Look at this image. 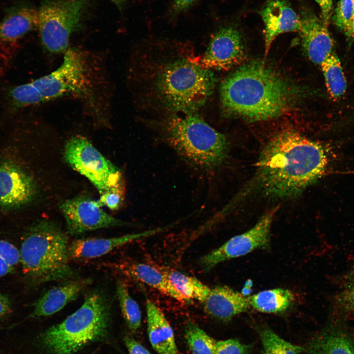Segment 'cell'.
<instances>
[{"instance_id": "cell-1", "label": "cell", "mask_w": 354, "mask_h": 354, "mask_svg": "<svg viewBox=\"0 0 354 354\" xmlns=\"http://www.w3.org/2000/svg\"><path fill=\"white\" fill-rule=\"evenodd\" d=\"M326 151L319 143L292 131L273 137L262 150L254 176L246 188L272 199L295 198L325 172Z\"/></svg>"}, {"instance_id": "cell-2", "label": "cell", "mask_w": 354, "mask_h": 354, "mask_svg": "<svg viewBox=\"0 0 354 354\" xmlns=\"http://www.w3.org/2000/svg\"><path fill=\"white\" fill-rule=\"evenodd\" d=\"M220 90L225 113L250 121L276 118L303 96L298 86L257 61L244 64L231 73Z\"/></svg>"}, {"instance_id": "cell-3", "label": "cell", "mask_w": 354, "mask_h": 354, "mask_svg": "<svg viewBox=\"0 0 354 354\" xmlns=\"http://www.w3.org/2000/svg\"><path fill=\"white\" fill-rule=\"evenodd\" d=\"M66 234L54 222L43 220L28 228L20 249L23 271L32 284L70 279Z\"/></svg>"}, {"instance_id": "cell-4", "label": "cell", "mask_w": 354, "mask_h": 354, "mask_svg": "<svg viewBox=\"0 0 354 354\" xmlns=\"http://www.w3.org/2000/svg\"><path fill=\"white\" fill-rule=\"evenodd\" d=\"M216 78L199 60L176 59L164 64L154 81L155 95L166 110L182 114L194 113L212 94Z\"/></svg>"}, {"instance_id": "cell-5", "label": "cell", "mask_w": 354, "mask_h": 354, "mask_svg": "<svg viewBox=\"0 0 354 354\" xmlns=\"http://www.w3.org/2000/svg\"><path fill=\"white\" fill-rule=\"evenodd\" d=\"M165 141L190 164L205 171L221 165L228 157L226 136L194 113L174 115L161 127Z\"/></svg>"}, {"instance_id": "cell-6", "label": "cell", "mask_w": 354, "mask_h": 354, "mask_svg": "<svg viewBox=\"0 0 354 354\" xmlns=\"http://www.w3.org/2000/svg\"><path fill=\"white\" fill-rule=\"evenodd\" d=\"M110 323V307L106 298L99 292H92L75 312L45 330L40 341L50 354H74L104 337Z\"/></svg>"}, {"instance_id": "cell-7", "label": "cell", "mask_w": 354, "mask_h": 354, "mask_svg": "<svg viewBox=\"0 0 354 354\" xmlns=\"http://www.w3.org/2000/svg\"><path fill=\"white\" fill-rule=\"evenodd\" d=\"M91 80L83 52L68 49L62 62L51 73L13 88L9 96L18 108L36 105L69 95L86 94Z\"/></svg>"}, {"instance_id": "cell-8", "label": "cell", "mask_w": 354, "mask_h": 354, "mask_svg": "<svg viewBox=\"0 0 354 354\" xmlns=\"http://www.w3.org/2000/svg\"><path fill=\"white\" fill-rule=\"evenodd\" d=\"M90 0H44L37 9L36 29L49 52L64 53L70 36L81 26Z\"/></svg>"}, {"instance_id": "cell-9", "label": "cell", "mask_w": 354, "mask_h": 354, "mask_svg": "<svg viewBox=\"0 0 354 354\" xmlns=\"http://www.w3.org/2000/svg\"><path fill=\"white\" fill-rule=\"evenodd\" d=\"M63 155L66 162L87 177L100 194L122 185L119 169L86 138L75 136L69 139L64 146Z\"/></svg>"}, {"instance_id": "cell-10", "label": "cell", "mask_w": 354, "mask_h": 354, "mask_svg": "<svg viewBox=\"0 0 354 354\" xmlns=\"http://www.w3.org/2000/svg\"><path fill=\"white\" fill-rule=\"evenodd\" d=\"M277 208L265 213L252 228L236 236L200 259L202 267L208 271L222 262L245 255L267 245L270 231Z\"/></svg>"}, {"instance_id": "cell-11", "label": "cell", "mask_w": 354, "mask_h": 354, "mask_svg": "<svg viewBox=\"0 0 354 354\" xmlns=\"http://www.w3.org/2000/svg\"><path fill=\"white\" fill-rule=\"evenodd\" d=\"M102 206L98 200L83 195L64 201L60 208L65 220L67 233L77 236L125 224L106 213Z\"/></svg>"}, {"instance_id": "cell-12", "label": "cell", "mask_w": 354, "mask_h": 354, "mask_svg": "<svg viewBox=\"0 0 354 354\" xmlns=\"http://www.w3.org/2000/svg\"><path fill=\"white\" fill-rule=\"evenodd\" d=\"M245 58L239 31L232 27H225L213 34L199 62L204 68L211 70H228L239 65Z\"/></svg>"}, {"instance_id": "cell-13", "label": "cell", "mask_w": 354, "mask_h": 354, "mask_svg": "<svg viewBox=\"0 0 354 354\" xmlns=\"http://www.w3.org/2000/svg\"><path fill=\"white\" fill-rule=\"evenodd\" d=\"M35 192L33 180L22 168L11 162L0 163V208L22 207L31 201Z\"/></svg>"}, {"instance_id": "cell-14", "label": "cell", "mask_w": 354, "mask_h": 354, "mask_svg": "<svg viewBox=\"0 0 354 354\" xmlns=\"http://www.w3.org/2000/svg\"><path fill=\"white\" fill-rule=\"evenodd\" d=\"M299 18L303 48L313 63L321 65L333 53L327 26L310 9L303 10Z\"/></svg>"}, {"instance_id": "cell-15", "label": "cell", "mask_w": 354, "mask_h": 354, "mask_svg": "<svg viewBox=\"0 0 354 354\" xmlns=\"http://www.w3.org/2000/svg\"><path fill=\"white\" fill-rule=\"evenodd\" d=\"M260 14L265 25L266 55L279 35L300 30L299 16L285 0H270Z\"/></svg>"}, {"instance_id": "cell-16", "label": "cell", "mask_w": 354, "mask_h": 354, "mask_svg": "<svg viewBox=\"0 0 354 354\" xmlns=\"http://www.w3.org/2000/svg\"><path fill=\"white\" fill-rule=\"evenodd\" d=\"M37 10L27 5L9 9L0 20V49L16 46L20 40L36 29Z\"/></svg>"}, {"instance_id": "cell-17", "label": "cell", "mask_w": 354, "mask_h": 354, "mask_svg": "<svg viewBox=\"0 0 354 354\" xmlns=\"http://www.w3.org/2000/svg\"><path fill=\"white\" fill-rule=\"evenodd\" d=\"M165 228L166 227L114 237L79 239L69 244L68 247L69 256V258L78 259L99 257L119 246L160 232Z\"/></svg>"}, {"instance_id": "cell-18", "label": "cell", "mask_w": 354, "mask_h": 354, "mask_svg": "<svg viewBox=\"0 0 354 354\" xmlns=\"http://www.w3.org/2000/svg\"><path fill=\"white\" fill-rule=\"evenodd\" d=\"M205 311L220 320H229L250 307L248 297L227 286L210 288L202 302Z\"/></svg>"}, {"instance_id": "cell-19", "label": "cell", "mask_w": 354, "mask_h": 354, "mask_svg": "<svg viewBox=\"0 0 354 354\" xmlns=\"http://www.w3.org/2000/svg\"><path fill=\"white\" fill-rule=\"evenodd\" d=\"M87 283V280L69 281L50 289L35 302L30 317H46L58 312L76 299Z\"/></svg>"}, {"instance_id": "cell-20", "label": "cell", "mask_w": 354, "mask_h": 354, "mask_svg": "<svg viewBox=\"0 0 354 354\" xmlns=\"http://www.w3.org/2000/svg\"><path fill=\"white\" fill-rule=\"evenodd\" d=\"M148 334L158 354H178L173 330L163 312L152 301L146 303Z\"/></svg>"}, {"instance_id": "cell-21", "label": "cell", "mask_w": 354, "mask_h": 354, "mask_svg": "<svg viewBox=\"0 0 354 354\" xmlns=\"http://www.w3.org/2000/svg\"><path fill=\"white\" fill-rule=\"evenodd\" d=\"M308 351L310 354H354V341L345 330L332 325L312 340Z\"/></svg>"}, {"instance_id": "cell-22", "label": "cell", "mask_w": 354, "mask_h": 354, "mask_svg": "<svg viewBox=\"0 0 354 354\" xmlns=\"http://www.w3.org/2000/svg\"><path fill=\"white\" fill-rule=\"evenodd\" d=\"M120 268L131 277L178 301H190L175 289L163 271L153 266L143 263H135Z\"/></svg>"}, {"instance_id": "cell-23", "label": "cell", "mask_w": 354, "mask_h": 354, "mask_svg": "<svg viewBox=\"0 0 354 354\" xmlns=\"http://www.w3.org/2000/svg\"><path fill=\"white\" fill-rule=\"evenodd\" d=\"M250 306L266 313H280L286 311L293 304L294 295L290 290L277 288L260 292L248 296Z\"/></svg>"}, {"instance_id": "cell-24", "label": "cell", "mask_w": 354, "mask_h": 354, "mask_svg": "<svg viewBox=\"0 0 354 354\" xmlns=\"http://www.w3.org/2000/svg\"><path fill=\"white\" fill-rule=\"evenodd\" d=\"M163 272L175 289L190 300L194 299L202 303L210 290L209 287L197 278L179 271L167 270Z\"/></svg>"}, {"instance_id": "cell-25", "label": "cell", "mask_w": 354, "mask_h": 354, "mask_svg": "<svg viewBox=\"0 0 354 354\" xmlns=\"http://www.w3.org/2000/svg\"><path fill=\"white\" fill-rule=\"evenodd\" d=\"M320 65L329 94L334 99L341 97L346 92L347 82L338 57L333 52Z\"/></svg>"}, {"instance_id": "cell-26", "label": "cell", "mask_w": 354, "mask_h": 354, "mask_svg": "<svg viewBox=\"0 0 354 354\" xmlns=\"http://www.w3.org/2000/svg\"><path fill=\"white\" fill-rule=\"evenodd\" d=\"M116 293L127 325L131 331L137 330L141 324V313L138 304L130 295L126 284L120 280L117 283Z\"/></svg>"}, {"instance_id": "cell-27", "label": "cell", "mask_w": 354, "mask_h": 354, "mask_svg": "<svg viewBox=\"0 0 354 354\" xmlns=\"http://www.w3.org/2000/svg\"><path fill=\"white\" fill-rule=\"evenodd\" d=\"M185 338L192 354H214L217 341L197 324H188L185 329Z\"/></svg>"}, {"instance_id": "cell-28", "label": "cell", "mask_w": 354, "mask_h": 354, "mask_svg": "<svg viewBox=\"0 0 354 354\" xmlns=\"http://www.w3.org/2000/svg\"><path fill=\"white\" fill-rule=\"evenodd\" d=\"M263 345L262 354H299L304 349L281 338L269 328L260 331Z\"/></svg>"}, {"instance_id": "cell-29", "label": "cell", "mask_w": 354, "mask_h": 354, "mask_svg": "<svg viewBox=\"0 0 354 354\" xmlns=\"http://www.w3.org/2000/svg\"><path fill=\"white\" fill-rule=\"evenodd\" d=\"M332 309L338 316H354V285L340 288L333 297Z\"/></svg>"}, {"instance_id": "cell-30", "label": "cell", "mask_w": 354, "mask_h": 354, "mask_svg": "<svg viewBox=\"0 0 354 354\" xmlns=\"http://www.w3.org/2000/svg\"><path fill=\"white\" fill-rule=\"evenodd\" d=\"M20 261L19 250L12 243L0 239V278L12 271Z\"/></svg>"}, {"instance_id": "cell-31", "label": "cell", "mask_w": 354, "mask_h": 354, "mask_svg": "<svg viewBox=\"0 0 354 354\" xmlns=\"http://www.w3.org/2000/svg\"><path fill=\"white\" fill-rule=\"evenodd\" d=\"M354 13L353 0H340L336 7L333 20L345 34L350 27Z\"/></svg>"}, {"instance_id": "cell-32", "label": "cell", "mask_w": 354, "mask_h": 354, "mask_svg": "<svg viewBox=\"0 0 354 354\" xmlns=\"http://www.w3.org/2000/svg\"><path fill=\"white\" fill-rule=\"evenodd\" d=\"M123 189L122 185L111 188L100 194L98 200L102 206H105L113 210H117L123 201Z\"/></svg>"}, {"instance_id": "cell-33", "label": "cell", "mask_w": 354, "mask_h": 354, "mask_svg": "<svg viewBox=\"0 0 354 354\" xmlns=\"http://www.w3.org/2000/svg\"><path fill=\"white\" fill-rule=\"evenodd\" d=\"M249 346L236 339L217 341L214 354H248Z\"/></svg>"}, {"instance_id": "cell-34", "label": "cell", "mask_w": 354, "mask_h": 354, "mask_svg": "<svg viewBox=\"0 0 354 354\" xmlns=\"http://www.w3.org/2000/svg\"><path fill=\"white\" fill-rule=\"evenodd\" d=\"M124 341L129 354H150L143 346L129 336H125Z\"/></svg>"}, {"instance_id": "cell-35", "label": "cell", "mask_w": 354, "mask_h": 354, "mask_svg": "<svg viewBox=\"0 0 354 354\" xmlns=\"http://www.w3.org/2000/svg\"><path fill=\"white\" fill-rule=\"evenodd\" d=\"M336 280L339 288L354 285V265L341 275L338 276Z\"/></svg>"}, {"instance_id": "cell-36", "label": "cell", "mask_w": 354, "mask_h": 354, "mask_svg": "<svg viewBox=\"0 0 354 354\" xmlns=\"http://www.w3.org/2000/svg\"><path fill=\"white\" fill-rule=\"evenodd\" d=\"M321 10L322 20L327 26L331 14L332 0H315Z\"/></svg>"}, {"instance_id": "cell-37", "label": "cell", "mask_w": 354, "mask_h": 354, "mask_svg": "<svg viewBox=\"0 0 354 354\" xmlns=\"http://www.w3.org/2000/svg\"><path fill=\"white\" fill-rule=\"evenodd\" d=\"M197 0H174L173 10L178 13L188 9Z\"/></svg>"}, {"instance_id": "cell-38", "label": "cell", "mask_w": 354, "mask_h": 354, "mask_svg": "<svg viewBox=\"0 0 354 354\" xmlns=\"http://www.w3.org/2000/svg\"><path fill=\"white\" fill-rule=\"evenodd\" d=\"M11 309V304L8 297L0 294V317L9 313Z\"/></svg>"}, {"instance_id": "cell-39", "label": "cell", "mask_w": 354, "mask_h": 354, "mask_svg": "<svg viewBox=\"0 0 354 354\" xmlns=\"http://www.w3.org/2000/svg\"><path fill=\"white\" fill-rule=\"evenodd\" d=\"M345 35L350 41L354 40V13L349 29Z\"/></svg>"}, {"instance_id": "cell-40", "label": "cell", "mask_w": 354, "mask_h": 354, "mask_svg": "<svg viewBox=\"0 0 354 354\" xmlns=\"http://www.w3.org/2000/svg\"><path fill=\"white\" fill-rule=\"evenodd\" d=\"M121 11L125 5L126 0H110Z\"/></svg>"}, {"instance_id": "cell-41", "label": "cell", "mask_w": 354, "mask_h": 354, "mask_svg": "<svg viewBox=\"0 0 354 354\" xmlns=\"http://www.w3.org/2000/svg\"><path fill=\"white\" fill-rule=\"evenodd\" d=\"M353 0L354 5V0Z\"/></svg>"}]
</instances>
